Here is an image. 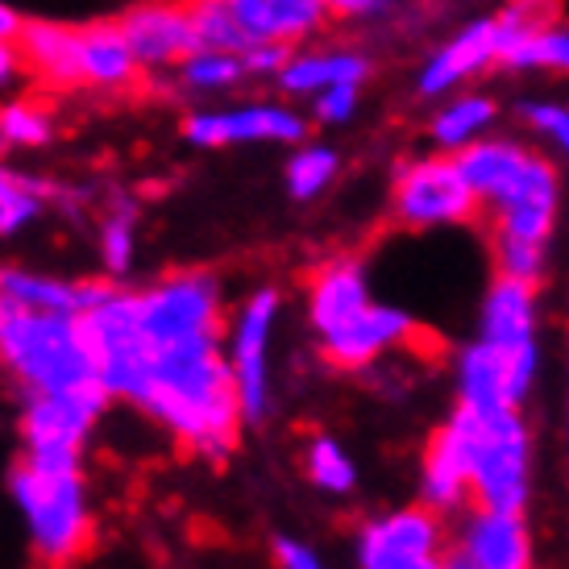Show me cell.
Returning a JSON list of instances; mask_svg holds the SVG:
<instances>
[{"label":"cell","mask_w":569,"mask_h":569,"mask_svg":"<svg viewBox=\"0 0 569 569\" xmlns=\"http://www.w3.org/2000/svg\"><path fill=\"white\" fill-rule=\"evenodd\" d=\"M138 408L150 411L191 449H200L208 458H224L238 445L246 411H241L233 366L221 353V337L200 332V337L150 346V370H146Z\"/></svg>","instance_id":"6da1fadb"},{"label":"cell","mask_w":569,"mask_h":569,"mask_svg":"<svg viewBox=\"0 0 569 569\" xmlns=\"http://www.w3.org/2000/svg\"><path fill=\"white\" fill-rule=\"evenodd\" d=\"M0 358L30 396H109L100 379L83 317L9 308L0 329Z\"/></svg>","instance_id":"7a4b0ae2"},{"label":"cell","mask_w":569,"mask_h":569,"mask_svg":"<svg viewBox=\"0 0 569 569\" xmlns=\"http://www.w3.org/2000/svg\"><path fill=\"white\" fill-rule=\"evenodd\" d=\"M13 499L30 523L33 549L47 566H63L92 545V516L80 470H47L21 458L13 470Z\"/></svg>","instance_id":"3957f363"},{"label":"cell","mask_w":569,"mask_h":569,"mask_svg":"<svg viewBox=\"0 0 569 569\" xmlns=\"http://www.w3.org/2000/svg\"><path fill=\"white\" fill-rule=\"evenodd\" d=\"M461 403V399H458ZM475 425V490L470 503L487 511H523L528 507V428L516 403L499 408H470Z\"/></svg>","instance_id":"277c9868"},{"label":"cell","mask_w":569,"mask_h":569,"mask_svg":"<svg viewBox=\"0 0 569 569\" xmlns=\"http://www.w3.org/2000/svg\"><path fill=\"white\" fill-rule=\"evenodd\" d=\"M83 329H88L109 396L138 403L146 387V370H150V341L142 332V317H138V296L109 291L96 308L83 312Z\"/></svg>","instance_id":"5b68a950"},{"label":"cell","mask_w":569,"mask_h":569,"mask_svg":"<svg viewBox=\"0 0 569 569\" xmlns=\"http://www.w3.org/2000/svg\"><path fill=\"white\" fill-rule=\"evenodd\" d=\"M391 208H396V221L408 229L482 221V200L461 174L458 159H425L403 167Z\"/></svg>","instance_id":"8992f818"},{"label":"cell","mask_w":569,"mask_h":569,"mask_svg":"<svg viewBox=\"0 0 569 569\" xmlns=\"http://www.w3.org/2000/svg\"><path fill=\"white\" fill-rule=\"evenodd\" d=\"M104 403V396H30L21 416L26 461L47 470H80L83 441Z\"/></svg>","instance_id":"52a82bcc"},{"label":"cell","mask_w":569,"mask_h":569,"mask_svg":"<svg viewBox=\"0 0 569 569\" xmlns=\"http://www.w3.org/2000/svg\"><path fill=\"white\" fill-rule=\"evenodd\" d=\"M138 317L150 346H167V341H183V337H200V332H217L221 325V287L212 274H174L162 279L138 296Z\"/></svg>","instance_id":"ba28073f"},{"label":"cell","mask_w":569,"mask_h":569,"mask_svg":"<svg viewBox=\"0 0 569 569\" xmlns=\"http://www.w3.org/2000/svg\"><path fill=\"white\" fill-rule=\"evenodd\" d=\"M475 490V425L461 408L445 420L425 449V503L432 511H461Z\"/></svg>","instance_id":"9c48e42d"},{"label":"cell","mask_w":569,"mask_h":569,"mask_svg":"<svg viewBox=\"0 0 569 569\" xmlns=\"http://www.w3.org/2000/svg\"><path fill=\"white\" fill-rule=\"evenodd\" d=\"M274 317H279V291L262 287L246 300V308L238 312V325H233L229 366H233L241 411H246L250 425H258L267 416V349Z\"/></svg>","instance_id":"30bf717a"},{"label":"cell","mask_w":569,"mask_h":569,"mask_svg":"<svg viewBox=\"0 0 569 569\" xmlns=\"http://www.w3.org/2000/svg\"><path fill=\"white\" fill-rule=\"evenodd\" d=\"M121 30H126L133 59L142 71H167L179 67L196 47V30H191L188 0H146L133 4L121 17Z\"/></svg>","instance_id":"8fae6325"},{"label":"cell","mask_w":569,"mask_h":569,"mask_svg":"<svg viewBox=\"0 0 569 569\" xmlns=\"http://www.w3.org/2000/svg\"><path fill=\"white\" fill-rule=\"evenodd\" d=\"M537 375V349H495L487 341L461 353V403L470 408H520Z\"/></svg>","instance_id":"7c38bea8"},{"label":"cell","mask_w":569,"mask_h":569,"mask_svg":"<svg viewBox=\"0 0 569 569\" xmlns=\"http://www.w3.org/2000/svg\"><path fill=\"white\" fill-rule=\"evenodd\" d=\"M191 146H241V142H300L308 126L283 104H250L229 112H191L183 126Z\"/></svg>","instance_id":"4fadbf2b"},{"label":"cell","mask_w":569,"mask_h":569,"mask_svg":"<svg viewBox=\"0 0 569 569\" xmlns=\"http://www.w3.org/2000/svg\"><path fill=\"white\" fill-rule=\"evenodd\" d=\"M416 337V325L411 317H403L399 308H382V303H370L366 312H358L353 320H346L341 329H332L320 337V353L329 366H341V370H362L375 358H382L387 349L408 346Z\"/></svg>","instance_id":"5bb4252c"},{"label":"cell","mask_w":569,"mask_h":569,"mask_svg":"<svg viewBox=\"0 0 569 569\" xmlns=\"http://www.w3.org/2000/svg\"><path fill=\"white\" fill-rule=\"evenodd\" d=\"M445 553V523L441 511L432 507H403L396 516H382L362 532V545H358V557H362V569H382L396 566V561H408V557H432Z\"/></svg>","instance_id":"9a60e30c"},{"label":"cell","mask_w":569,"mask_h":569,"mask_svg":"<svg viewBox=\"0 0 569 569\" xmlns=\"http://www.w3.org/2000/svg\"><path fill=\"white\" fill-rule=\"evenodd\" d=\"M453 557H466L482 569H532V537L523 511H487L475 507L458 528Z\"/></svg>","instance_id":"2e32d148"},{"label":"cell","mask_w":569,"mask_h":569,"mask_svg":"<svg viewBox=\"0 0 569 569\" xmlns=\"http://www.w3.org/2000/svg\"><path fill=\"white\" fill-rule=\"evenodd\" d=\"M557 212V174L545 159L528 171L520 188L507 196L503 204H495L482 212V221L490 224V238H520V241H549Z\"/></svg>","instance_id":"e0dca14e"},{"label":"cell","mask_w":569,"mask_h":569,"mask_svg":"<svg viewBox=\"0 0 569 569\" xmlns=\"http://www.w3.org/2000/svg\"><path fill=\"white\" fill-rule=\"evenodd\" d=\"M537 283L499 274L482 303V337L495 349H537Z\"/></svg>","instance_id":"ac0fdd59"},{"label":"cell","mask_w":569,"mask_h":569,"mask_svg":"<svg viewBox=\"0 0 569 569\" xmlns=\"http://www.w3.org/2000/svg\"><path fill=\"white\" fill-rule=\"evenodd\" d=\"M370 308V291H366V274L353 258H332L312 274L308 287V317L312 329L325 332L341 329L346 320H353L358 312Z\"/></svg>","instance_id":"d6986e66"},{"label":"cell","mask_w":569,"mask_h":569,"mask_svg":"<svg viewBox=\"0 0 569 569\" xmlns=\"http://www.w3.org/2000/svg\"><path fill=\"white\" fill-rule=\"evenodd\" d=\"M229 4L241 30L250 33V42H287V47L312 38L332 17L325 0H229Z\"/></svg>","instance_id":"ffe728a7"},{"label":"cell","mask_w":569,"mask_h":569,"mask_svg":"<svg viewBox=\"0 0 569 569\" xmlns=\"http://www.w3.org/2000/svg\"><path fill=\"white\" fill-rule=\"evenodd\" d=\"M458 167L470 179V188L478 191L482 212H487V208L507 200L528 179V171L537 167V154H528V150H520V146L511 142H470L461 146Z\"/></svg>","instance_id":"44dd1931"},{"label":"cell","mask_w":569,"mask_h":569,"mask_svg":"<svg viewBox=\"0 0 569 569\" xmlns=\"http://www.w3.org/2000/svg\"><path fill=\"white\" fill-rule=\"evenodd\" d=\"M109 291L112 287H100V283H63V279L30 274V270H0V300L9 303V308H21V312H67V317H83Z\"/></svg>","instance_id":"7402d4cb"},{"label":"cell","mask_w":569,"mask_h":569,"mask_svg":"<svg viewBox=\"0 0 569 569\" xmlns=\"http://www.w3.org/2000/svg\"><path fill=\"white\" fill-rule=\"evenodd\" d=\"M138 59L129 47L121 21L80 26V83L88 88H129L138 80Z\"/></svg>","instance_id":"603a6c76"},{"label":"cell","mask_w":569,"mask_h":569,"mask_svg":"<svg viewBox=\"0 0 569 569\" xmlns=\"http://www.w3.org/2000/svg\"><path fill=\"white\" fill-rule=\"evenodd\" d=\"M499 21H478L470 26L466 33H458L441 54H432V63L425 67V76H420V92L425 96H437L445 88H453L461 83L466 76H475L482 71L487 63L499 59Z\"/></svg>","instance_id":"cb8c5ba5"},{"label":"cell","mask_w":569,"mask_h":569,"mask_svg":"<svg viewBox=\"0 0 569 569\" xmlns=\"http://www.w3.org/2000/svg\"><path fill=\"white\" fill-rule=\"evenodd\" d=\"M17 42H21L26 63H30L47 83H59V88L80 83V30H76V26L26 21L21 33H17Z\"/></svg>","instance_id":"d4e9b609"},{"label":"cell","mask_w":569,"mask_h":569,"mask_svg":"<svg viewBox=\"0 0 569 569\" xmlns=\"http://www.w3.org/2000/svg\"><path fill=\"white\" fill-rule=\"evenodd\" d=\"M366 59L349 54V50H325V54H296L291 63L279 71L283 92L291 96H320L337 88V83H362L366 80Z\"/></svg>","instance_id":"484cf974"},{"label":"cell","mask_w":569,"mask_h":569,"mask_svg":"<svg viewBox=\"0 0 569 569\" xmlns=\"http://www.w3.org/2000/svg\"><path fill=\"white\" fill-rule=\"evenodd\" d=\"M191 30H196V47L200 50H229L241 54L250 47V33L241 30L238 13L229 0H188Z\"/></svg>","instance_id":"4316f807"},{"label":"cell","mask_w":569,"mask_h":569,"mask_svg":"<svg viewBox=\"0 0 569 569\" xmlns=\"http://www.w3.org/2000/svg\"><path fill=\"white\" fill-rule=\"evenodd\" d=\"M179 76L191 92H224L250 71L241 63V54H229V50H191L179 63Z\"/></svg>","instance_id":"83f0119b"},{"label":"cell","mask_w":569,"mask_h":569,"mask_svg":"<svg viewBox=\"0 0 569 569\" xmlns=\"http://www.w3.org/2000/svg\"><path fill=\"white\" fill-rule=\"evenodd\" d=\"M38 208H42V183L0 167V238L30 224L38 217Z\"/></svg>","instance_id":"f1b7e54d"},{"label":"cell","mask_w":569,"mask_h":569,"mask_svg":"<svg viewBox=\"0 0 569 569\" xmlns=\"http://www.w3.org/2000/svg\"><path fill=\"white\" fill-rule=\"evenodd\" d=\"M332 174H337V154L329 146H303L300 154L287 162V191L296 200H317L332 183Z\"/></svg>","instance_id":"f546056e"},{"label":"cell","mask_w":569,"mask_h":569,"mask_svg":"<svg viewBox=\"0 0 569 569\" xmlns=\"http://www.w3.org/2000/svg\"><path fill=\"white\" fill-rule=\"evenodd\" d=\"M490 117H495L490 100H482V96H466V100L449 104V109L432 121V133H437V142H445V146H470L478 133L490 126Z\"/></svg>","instance_id":"4dcf8cb0"},{"label":"cell","mask_w":569,"mask_h":569,"mask_svg":"<svg viewBox=\"0 0 569 569\" xmlns=\"http://www.w3.org/2000/svg\"><path fill=\"white\" fill-rule=\"evenodd\" d=\"M507 67H553V71H569V30H537L520 38L516 47H507L503 54Z\"/></svg>","instance_id":"1f68e13d"},{"label":"cell","mask_w":569,"mask_h":569,"mask_svg":"<svg viewBox=\"0 0 569 569\" xmlns=\"http://www.w3.org/2000/svg\"><path fill=\"white\" fill-rule=\"evenodd\" d=\"M308 478L317 482L320 490H332V495H346L353 490V461L346 458V449L332 441V437H317L308 445Z\"/></svg>","instance_id":"d6a6232c"},{"label":"cell","mask_w":569,"mask_h":569,"mask_svg":"<svg viewBox=\"0 0 569 569\" xmlns=\"http://www.w3.org/2000/svg\"><path fill=\"white\" fill-rule=\"evenodd\" d=\"M495 267L507 279H523V283H537L540 270H545V246L520 238H495Z\"/></svg>","instance_id":"836d02e7"},{"label":"cell","mask_w":569,"mask_h":569,"mask_svg":"<svg viewBox=\"0 0 569 569\" xmlns=\"http://www.w3.org/2000/svg\"><path fill=\"white\" fill-rule=\"evenodd\" d=\"M0 129H4V142L13 146H47L54 133L47 109H38V104H9L0 112Z\"/></svg>","instance_id":"e575fe53"},{"label":"cell","mask_w":569,"mask_h":569,"mask_svg":"<svg viewBox=\"0 0 569 569\" xmlns=\"http://www.w3.org/2000/svg\"><path fill=\"white\" fill-rule=\"evenodd\" d=\"M100 250H104V267L112 274H126L129 262H133V212H117V217L104 221Z\"/></svg>","instance_id":"d590c367"},{"label":"cell","mask_w":569,"mask_h":569,"mask_svg":"<svg viewBox=\"0 0 569 569\" xmlns=\"http://www.w3.org/2000/svg\"><path fill=\"white\" fill-rule=\"evenodd\" d=\"M241 63L250 76H279L291 63V47L287 42H250L241 50Z\"/></svg>","instance_id":"8d00e7d4"},{"label":"cell","mask_w":569,"mask_h":569,"mask_svg":"<svg viewBox=\"0 0 569 569\" xmlns=\"http://www.w3.org/2000/svg\"><path fill=\"white\" fill-rule=\"evenodd\" d=\"M353 104H358V83H337L329 92H320L317 117L332 126V121H346L349 112H353Z\"/></svg>","instance_id":"74e56055"},{"label":"cell","mask_w":569,"mask_h":569,"mask_svg":"<svg viewBox=\"0 0 569 569\" xmlns=\"http://www.w3.org/2000/svg\"><path fill=\"white\" fill-rule=\"evenodd\" d=\"M528 121L540 129V133H549L557 146H566L569 150V112L557 109V104H537V109H528Z\"/></svg>","instance_id":"f35d334b"},{"label":"cell","mask_w":569,"mask_h":569,"mask_svg":"<svg viewBox=\"0 0 569 569\" xmlns=\"http://www.w3.org/2000/svg\"><path fill=\"white\" fill-rule=\"evenodd\" d=\"M274 557H279V566L283 569H325L320 566V557L308 549V545H300V540H274Z\"/></svg>","instance_id":"ab89813d"},{"label":"cell","mask_w":569,"mask_h":569,"mask_svg":"<svg viewBox=\"0 0 569 569\" xmlns=\"http://www.w3.org/2000/svg\"><path fill=\"white\" fill-rule=\"evenodd\" d=\"M26 54H21V42L17 38H0V83H9L21 71Z\"/></svg>","instance_id":"60d3db41"},{"label":"cell","mask_w":569,"mask_h":569,"mask_svg":"<svg viewBox=\"0 0 569 569\" xmlns=\"http://www.w3.org/2000/svg\"><path fill=\"white\" fill-rule=\"evenodd\" d=\"M325 9H329L332 17H358V13L379 9V0H325Z\"/></svg>","instance_id":"b9f144b4"},{"label":"cell","mask_w":569,"mask_h":569,"mask_svg":"<svg viewBox=\"0 0 569 569\" xmlns=\"http://www.w3.org/2000/svg\"><path fill=\"white\" fill-rule=\"evenodd\" d=\"M382 569H449L445 553H432V557H408V561H396V566H382Z\"/></svg>","instance_id":"7bdbcfd3"},{"label":"cell","mask_w":569,"mask_h":569,"mask_svg":"<svg viewBox=\"0 0 569 569\" xmlns=\"http://www.w3.org/2000/svg\"><path fill=\"white\" fill-rule=\"evenodd\" d=\"M21 26H26V21H21V17H17L4 0H0V38H17V33H21Z\"/></svg>","instance_id":"ee69618b"},{"label":"cell","mask_w":569,"mask_h":569,"mask_svg":"<svg viewBox=\"0 0 569 569\" xmlns=\"http://www.w3.org/2000/svg\"><path fill=\"white\" fill-rule=\"evenodd\" d=\"M449 569H482V566H470L466 557H453V561H449Z\"/></svg>","instance_id":"f6af8a7d"},{"label":"cell","mask_w":569,"mask_h":569,"mask_svg":"<svg viewBox=\"0 0 569 569\" xmlns=\"http://www.w3.org/2000/svg\"><path fill=\"white\" fill-rule=\"evenodd\" d=\"M0 142H4V129H0Z\"/></svg>","instance_id":"bcb514c9"}]
</instances>
